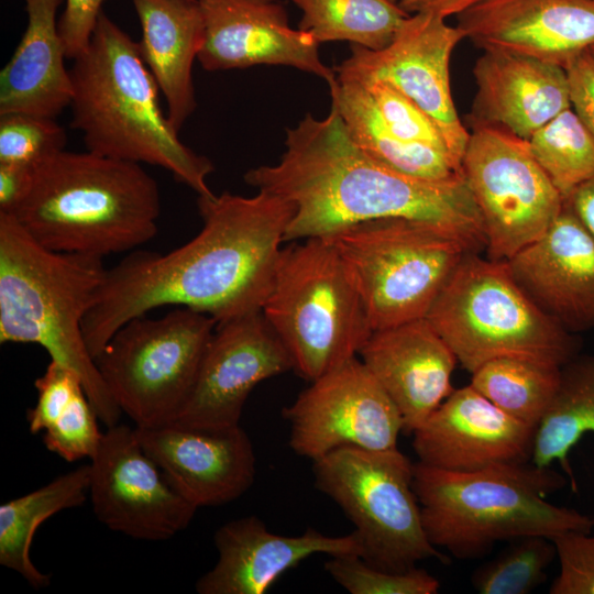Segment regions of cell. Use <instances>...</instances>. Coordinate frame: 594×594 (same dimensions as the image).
<instances>
[{
	"instance_id": "17",
	"label": "cell",
	"mask_w": 594,
	"mask_h": 594,
	"mask_svg": "<svg viewBox=\"0 0 594 594\" xmlns=\"http://www.w3.org/2000/svg\"><path fill=\"white\" fill-rule=\"evenodd\" d=\"M205 37L197 59L206 70L284 65L337 82V73L320 59L319 42L290 28L275 0H198Z\"/></svg>"
},
{
	"instance_id": "27",
	"label": "cell",
	"mask_w": 594,
	"mask_h": 594,
	"mask_svg": "<svg viewBox=\"0 0 594 594\" xmlns=\"http://www.w3.org/2000/svg\"><path fill=\"white\" fill-rule=\"evenodd\" d=\"M330 95L331 106L339 112L351 140L380 164L425 179H446L463 173L444 151L396 136L384 123L363 85L337 79Z\"/></svg>"
},
{
	"instance_id": "14",
	"label": "cell",
	"mask_w": 594,
	"mask_h": 594,
	"mask_svg": "<svg viewBox=\"0 0 594 594\" xmlns=\"http://www.w3.org/2000/svg\"><path fill=\"white\" fill-rule=\"evenodd\" d=\"M289 447L312 461L342 447H397L403 419L392 398L359 356L310 382L282 411Z\"/></svg>"
},
{
	"instance_id": "32",
	"label": "cell",
	"mask_w": 594,
	"mask_h": 594,
	"mask_svg": "<svg viewBox=\"0 0 594 594\" xmlns=\"http://www.w3.org/2000/svg\"><path fill=\"white\" fill-rule=\"evenodd\" d=\"M528 143L563 199L594 177V139L572 108L542 125Z\"/></svg>"
},
{
	"instance_id": "41",
	"label": "cell",
	"mask_w": 594,
	"mask_h": 594,
	"mask_svg": "<svg viewBox=\"0 0 594 594\" xmlns=\"http://www.w3.org/2000/svg\"><path fill=\"white\" fill-rule=\"evenodd\" d=\"M564 69L571 108L594 139V54L583 51Z\"/></svg>"
},
{
	"instance_id": "35",
	"label": "cell",
	"mask_w": 594,
	"mask_h": 594,
	"mask_svg": "<svg viewBox=\"0 0 594 594\" xmlns=\"http://www.w3.org/2000/svg\"><path fill=\"white\" fill-rule=\"evenodd\" d=\"M67 134L54 118L29 113L0 114V163L36 168L65 150Z\"/></svg>"
},
{
	"instance_id": "10",
	"label": "cell",
	"mask_w": 594,
	"mask_h": 594,
	"mask_svg": "<svg viewBox=\"0 0 594 594\" xmlns=\"http://www.w3.org/2000/svg\"><path fill=\"white\" fill-rule=\"evenodd\" d=\"M314 483L354 525L361 558L392 572L427 559L448 562L428 539L414 488V463L397 447H342L312 461Z\"/></svg>"
},
{
	"instance_id": "23",
	"label": "cell",
	"mask_w": 594,
	"mask_h": 594,
	"mask_svg": "<svg viewBox=\"0 0 594 594\" xmlns=\"http://www.w3.org/2000/svg\"><path fill=\"white\" fill-rule=\"evenodd\" d=\"M360 360L398 408L413 433L453 392L458 360L426 318L374 330Z\"/></svg>"
},
{
	"instance_id": "37",
	"label": "cell",
	"mask_w": 594,
	"mask_h": 594,
	"mask_svg": "<svg viewBox=\"0 0 594 594\" xmlns=\"http://www.w3.org/2000/svg\"><path fill=\"white\" fill-rule=\"evenodd\" d=\"M363 86L384 123L396 136L406 142L435 146L448 154L438 128L413 100L385 81H372Z\"/></svg>"
},
{
	"instance_id": "20",
	"label": "cell",
	"mask_w": 594,
	"mask_h": 594,
	"mask_svg": "<svg viewBox=\"0 0 594 594\" xmlns=\"http://www.w3.org/2000/svg\"><path fill=\"white\" fill-rule=\"evenodd\" d=\"M484 51H503L565 67L594 45V0H482L457 15Z\"/></svg>"
},
{
	"instance_id": "44",
	"label": "cell",
	"mask_w": 594,
	"mask_h": 594,
	"mask_svg": "<svg viewBox=\"0 0 594 594\" xmlns=\"http://www.w3.org/2000/svg\"><path fill=\"white\" fill-rule=\"evenodd\" d=\"M564 200L594 235V177L580 185Z\"/></svg>"
},
{
	"instance_id": "12",
	"label": "cell",
	"mask_w": 594,
	"mask_h": 594,
	"mask_svg": "<svg viewBox=\"0 0 594 594\" xmlns=\"http://www.w3.org/2000/svg\"><path fill=\"white\" fill-rule=\"evenodd\" d=\"M462 172L492 260L507 261L536 241L563 207V197L536 161L528 140L504 129H472Z\"/></svg>"
},
{
	"instance_id": "36",
	"label": "cell",
	"mask_w": 594,
	"mask_h": 594,
	"mask_svg": "<svg viewBox=\"0 0 594 594\" xmlns=\"http://www.w3.org/2000/svg\"><path fill=\"white\" fill-rule=\"evenodd\" d=\"M99 417L85 392L76 396L61 417L42 432L45 448L67 462L91 459L102 435Z\"/></svg>"
},
{
	"instance_id": "24",
	"label": "cell",
	"mask_w": 594,
	"mask_h": 594,
	"mask_svg": "<svg viewBox=\"0 0 594 594\" xmlns=\"http://www.w3.org/2000/svg\"><path fill=\"white\" fill-rule=\"evenodd\" d=\"M476 94L471 129L496 127L529 140L542 125L571 108L566 72L534 57L484 51L473 68Z\"/></svg>"
},
{
	"instance_id": "25",
	"label": "cell",
	"mask_w": 594,
	"mask_h": 594,
	"mask_svg": "<svg viewBox=\"0 0 594 594\" xmlns=\"http://www.w3.org/2000/svg\"><path fill=\"white\" fill-rule=\"evenodd\" d=\"M63 0H25L28 26L0 73V114L55 118L73 97L57 9Z\"/></svg>"
},
{
	"instance_id": "29",
	"label": "cell",
	"mask_w": 594,
	"mask_h": 594,
	"mask_svg": "<svg viewBox=\"0 0 594 594\" xmlns=\"http://www.w3.org/2000/svg\"><path fill=\"white\" fill-rule=\"evenodd\" d=\"M588 432H594V356L578 355L562 367L558 392L535 430L531 462L565 463Z\"/></svg>"
},
{
	"instance_id": "40",
	"label": "cell",
	"mask_w": 594,
	"mask_h": 594,
	"mask_svg": "<svg viewBox=\"0 0 594 594\" xmlns=\"http://www.w3.org/2000/svg\"><path fill=\"white\" fill-rule=\"evenodd\" d=\"M103 1L66 0L65 9L58 20V32L67 58L74 61L87 50L102 13Z\"/></svg>"
},
{
	"instance_id": "13",
	"label": "cell",
	"mask_w": 594,
	"mask_h": 594,
	"mask_svg": "<svg viewBox=\"0 0 594 594\" xmlns=\"http://www.w3.org/2000/svg\"><path fill=\"white\" fill-rule=\"evenodd\" d=\"M465 38L458 26L433 13L407 16L382 50L351 44L350 56L337 68V79L361 85L385 81L413 100L438 128L453 164L462 170L470 132L460 120L450 86V59Z\"/></svg>"
},
{
	"instance_id": "26",
	"label": "cell",
	"mask_w": 594,
	"mask_h": 594,
	"mask_svg": "<svg viewBox=\"0 0 594 594\" xmlns=\"http://www.w3.org/2000/svg\"><path fill=\"white\" fill-rule=\"evenodd\" d=\"M142 28V58L167 105V117L179 132L197 103L193 63L205 37L198 0H132Z\"/></svg>"
},
{
	"instance_id": "5",
	"label": "cell",
	"mask_w": 594,
	"mask_h": 594,
	"mask_svg": "<svg viewBox=\"0 0 594 594\" xmlns=\"http://www.w3.org/2000/svg\"><path fill=\"white\" fill-rule=\"evenodd\" d=\"M160 213L158 186L139 163L64 150L35 168L11 216L46 249L103 258L152 240Z\"/></svg>"
},
{
	"instance_id": "22",
	"label": "cell",
	"mask_w": 594,
	"mask_h": 594,
	"mask_svg": "<svg viewBox=\"0 0 594 594\" xmlns=\"http://www.w3.org/2000/svg\"><path fill=\"white\" fill-rule=\"evenodd\" d=\"M506 262L531 299L569 331L594 326V235L565 200L547 231Z\"/></svg>"
},
{
	"instance_id": "1",
	"label": "cell",
	"mask_w": 594,
	"mask_h": 594,
	"mask_svg": "<svg viewBox=\"0 0 594 594\" xmlns=\"http://www.w3.org/2000/svg\"><path fill=\"white\" fill-rule=\"evenodd\" d=\"M199 233L161 254L133 250L107 268L82 321L95 359L127 321L164 307H187L217 323L261 311L271 289L294 205L265 190L198 196Z\"/></svg>"
},
{
	"instance_id": "33",
	"label": "cell",
	"mask_w": 594,
	"mask_h": 594,
	"mask_svg": "<svg viewBox=\"0 0 594 594\" xmlns=\"http://www.w3.org/2000/svg\"><path fill=\"white\" fill-rule=\"evenodd\" d=\"M556 557L551 538L531 535L513 539L473 572L471 583L481 594H528L547 580V569Z\"/></svg>"
},
{
	"instance_id": "43",
	"label": "cell",
	"mask_w": 594,
	"mask_h": 594,
	"mask_svg": "<svg viewBox=\"0 0 594 594\" xmlns=\"http://www.w3.org/2000/svg\"><path fill=\"white\" fill-rule=\"evenodd\" d=\"M482 0H399V7L409 14L426 12L443 19L458 15Z\"/></svg>"
},
{
	"instance_id": "7",
	"label": "cell",
	"mask_w": 594,
	"mask_h": 594,
	"mask_svg": "<svg viewBox=\"0 0 594 594\" xmlns=\"http://www.w3.org/2000/svg\"><path fill=\"white\" fill-rule=\"evenodd\" d=\"M471 374L497 358L563 367L579 342L544 312L513 276L506 261L468 253L425 317Z\"/></svg>"
},
{
	"instance_id": "19",
	"label": "cell",
	"mask_w": 594,
	"mask_h": 594,
	"mask_svg": "<svg viewBox=\"0 0 594 594\" xmlns=\"http://www.w3.org/2000/svg\"><path fill=\"white\" fill-rule=\"evenodd\" d=\"M535 430L468 385L453 389L411 433L413 448L424 464L471 472L497 464L528 462Z\"/></svg>"
},
{
	"instance_id": "9",
	"label": "cell",
	"mask_w": 594,
	"mask_h": 594,
	"mask_svg": "<svg viewBox=\"0 0 594 594\" xmlns=\"http://www.w3.org/2000/svg\"><path fill=\"white\" fill-rule=\"evenodd\" d=\"M324 238L349 270L373 331L425 318L471 253L457 238L404 218L369 220Z\"/></svg>"
},
{
	"instance_id": "18",
	"label": "cell",
	"mask_w": 594,
	"mask_h": 594,
	"mask_svg": "<svg viewBox=\"0 0 594 594\" xmlns=\"http://www.w3.org/2000/svg\"><path fill=\"white\" fill-rule=\"evenodd\" d=\"M145 452L196 507L235 501L254 483L252 441L239 425L219 428L168 422L135 427Z\"/></svg>"
},
{
	"instance_id": "2",
	"label": "cell",
	"mask_w": 594,
	"mask_h": 594,
	"mask_svg": "<svg viewBox=\"0 0 594 594\" xmlns=\"http://www.w3.org/2000/svg\"><path fill=\"white\" fill-rule=\"evenodd\" d=\"M286 151L275 165L248 170L246 184L295 207L284 242L329 237L375 219L404 218L432 226L471 252L486 246L480 211L463 173L425 179L391 169L351 140L334 107L286 129Z\"/></svg>"
},
{
	"instance_id": "8",
	"label": "cell",
	"mask_w": 594,
	"mask_h": 594,
	"mask_svg": "<svg viewBox=\"0 0 594 594\" xmlns=\"http://www.w3.org/2000/svg\"><path fill=\"white\" fill-rule=\"evenodd\" d=\"M282 248L262 312L294 370L314 382L359 356L373 332L361 295L327 238Z\"/></svg>"
},
{
	"instance_id": "30",
	"label": "cell",
	"mask_w": 594,
	"mask_h": 594,
	"mask_svg": "<svg viewBox=\"0 0 594 594\" xmlns=\"http://www.w3.org/2000/svg\"><path fill=\"white\" fill-rule=\"evenodd\" d=\"M301 11L299 29L319 43L348 41L386 47L409 13L393 0H290Z\"/></svg>"
},
{
	"instance_id": "6",
	"label": "cell",
	"mask_w": 594,
	"mask_h": 594,
	"mask_svg": "<svg viewBox=\"0 0 594 594\" xmlns=\"http://www.w3.org/2000/svg\"><path fill=\"white\" fill-rule=\"evenodd\" d=\"M565 477L532 462L457 472L414 463V488L429 541L458 559H476L499 541L569 530L592 532L594 517L547 496Z\"/></svg>"
},
{
	"instance_id": "34",
	"label": "cell",
	"mask_w": 594,
	"mask_h": 594,
	"mask_svg": "<svg viewBox=\"0 0 594 594\" xmlns=\"http://www.w3.org/2000/svg\"><path fill=\"white\" fill-rule=\"evenodd\" d=\"M324 570L351 594H437L440 590L439 580L425 569L386 571L356 554L330 557Z\"/></svg>"
},
{
	"instance_id": "3",
	"label": "cell",
	"mask_w": 594,
	"mask_h": 594,
	"mask_svg": "<svg viewBox=\"0 0 594 594\" xmlns=\"http://www.w3.org/2000/svg\"><path fill=\"white\" fill-rule=\"evenodd\" d=\"M73 129L87 151L160 166L198 196H211L212 162L194 152L161 108L158 85L144 63L139 42L103 12L87 50L69 68Z\"/></svg>"
},
{
	"instance_id": "31",
	"label": "cell",
	"mask_w": 594,
	"mask_h": 594,
	"mask_svg": "<svg viewBox=\"0 0 594 594\" xmlns=\"http://www.w3.org/2000/svg\"><path fill=\"white\" fill-rule=\"evenodd\" d=\"M562 367L520 358H497L472 373L470 385L499 409L537 428L558 392Z\"/></svg>"
},
{
	"instance_id": "15",
	"label": "cell",
	"mask_w": 594,
	"mask_h": 594,
	"mask_svg": "<svg viewBox=\"0 0 594 594\" xmlns=\"http://www.w3.org/2000/svg\"><path fill=\"white\" fill-rule=\"evenodd\" d=\"M90 460L91 507L109 529L162 541L189 526L198 507L169 483L143 449L135 428L108 427Z\"/></svg>"
},
{
	"instance_id": "39",
	"label": "cell",
	"mask_w": 594,
	"mask_h": 594,
	"mask_svg": "<svg viewBox=\"0 0 594 594\" xmlns=\"http://www.w3.org/2000/svg\"><path fill=\"white\" fill-rule=\"evenodd\" d=\"M37 399L28 411L29 430L36 435L53 425L78 394L85 392L82 382L73 370L52 361L35 380Z\"/></svg>"
},
{
	"instance_id": "11",
	"label": "cell",
	"mask_w": 594,
	"mask_h": 594,
	"mask_svg": "<svg viewBox=\"0 0 594 594\" xmlns=\"http://www.w3.org/2000/svg\"><path fill=\"white\" fill-rule=\"evenodd\" d=\"M217 321L187 307L161 318L135 317L110 338L95 363L135 427L172 422L195 384Z\"/></svg>"
},
{
	"instance_id": "38",
	"label": "cell",
	"mask_w": 594,
	"mask_h": 594,
	"mask_svg": "<svg viewBox=\"0 0 594 594\" xmlns=\"http://www.w3.org/2000/svg\"><path fill=\"white\" fill-rule=\"evenodd\" d=\"M559 573L550 594H594V535L569 530L551 538Z\"/></svg>"
},
{
	"instance_id": "28",
	"label": "cell",
	"mask_w": 594,
	"mask_h": 594,
	"mask_svg": "<svg viewBox=\"0 0 594 594\" xmlns=\"http://www.w3.org/2000/svg\"><path fill=\"white\" fill-rule=\"evenodd\" d=\"M90 464L55 477L50 483L0 506V564L21 575L31 586L42 588L51 576L32 562L34 535L53 515L82 505L89 497Z\"/></svg>"
},
{
	"instance_id": "4",
	"label": "cell",
	"mask_w": 594,
	"mask_h": 594,
	"mask_svg": "<svg viewBox=\"0 0 594 594\" xmlns=\"http://www.w3.org/2000/svg\"><path fill=\"white\" fill-rule=\"evenodd\" d=\"M107 268L102 257L57 252L0 213V342L35 343L78 374L99 420L122 414L99 374L82 333Z\"/></svg>"
},
{
	"instance_id": "45",
	"label": "cell",
	"mask_w": 594,
	"mask_h": 594,
	"mask_svg": "<svg viewBox=\"0 0 594 594\" xmlns=\"http://www.w3.org/2000/svg\"><path fill=\"white\" fill-rule=\"evenodd\" d=\"M590 50H591L592 53L594 54V45H592V46L590 47Z\"/></svg>"
},
{
	"instance_id": "21",
	"label": "cell",
	"mask_w": 594,
	"mask_h": 594,
	"mask_svg": "<svg viewBox=\"0 0 594 594\" xmlns=\"http://www.w3.org/2000/svg\"><path fill=\"white\" fill-rule=\"evenodd\" d=\"M213 541L218 560L197 580L198 594H264L311 556H362L354 531L328 536L308 528L298 536H284L270 531L254 515L226 522L216 530Z\"/></svg>"
},
{
	"instance_id": "16",
	"label": "cell",
	"mask_w": 594,
	"mask_h": 594,
	"mask_svg": "<svg viewBox=\"0 0 594 594\" xmlns=\"http://www.w3.org/2000/svg\"><path fill=\"white\" fill-rule=\"evenodd\" d=\"M292 370L293 360L262 310L217 323L193 389L172 422L239 425L255 386Z\"/></svg>"
},
{
	"instance_id": "42",
	"label": "cell",
	"mask_w": 594,
	"mask_h": 594,
	"mask_svg": "<svg viewBox=\"0 0 594 594\" xmlns=\"http://www.w3.org/2000/svg\"><path fill=\"white\" fill-rule=\"evenodd\" d=\"M34 172L25 165L0 163V213H14L32 186Z\"/></svg>"
}]
</instances>
